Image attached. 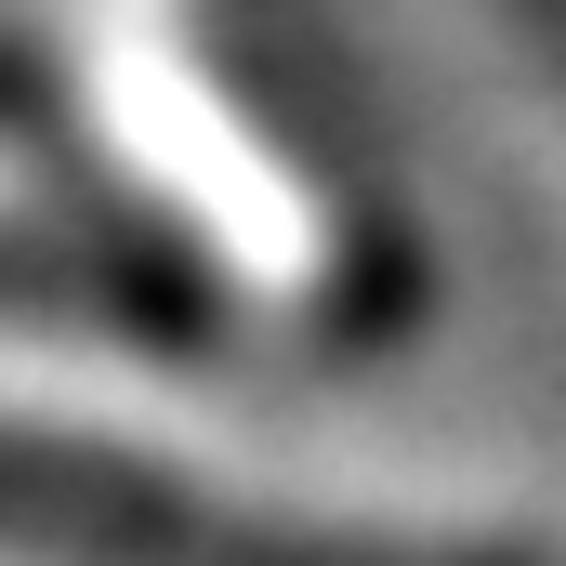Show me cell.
Listing matches in <instances>:
<instances>
[{"instance_id":"6da1fadb","label":"cell","mask_w":566,"mask_h":566,"mask_svg":"<svg viewBox=\"0 0 566 566\" xmlns=\"http://www.w3.org/2000/svg\"><path fill=\"white\" fill-rule=\"evenodd\" d=\"M0 541L66 566H514L461 541H369V527H303L264 501L185 488L133 448H66V434L0 422Z\"/></svg>"},{"instance_id":"7a4b0ae2","label":"cell","mask_w":566,"mask_h":566,"mask_svg":"<svg viewBox=\"0 0 566 566\" xmlns=\"http://www.w3.org/2000/svg\"><path fill=\"white\" fill-rule=\"evenodd\" d=\"M501 27H514V40H527V53L566 80V0H501Z\"/></svg>"}]
</instances>
